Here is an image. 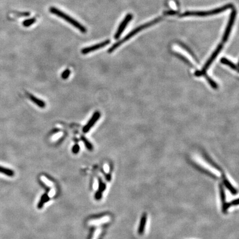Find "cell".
Wrapping results in <instances>:
<instances>
[{
	"label": "cell",
	"instance_id": "7402d4cb",
	"mask_svg": "<svg viewBox=\"0 0 239 239\" xmlns=\"http://www.w3.org/2000/svg\"><path fill=\"white\" fill-rule=\"evenodd\" d=\"M80 150V147L78 144H75V146H74L73 148V152L74 153H77V152L79 151Z\"/></svg>",
	"mask_w": 239,
	"mask_h": 239
},
{
	"label": "cell",
	"instance_id": "e0dca14e",
	"mask_svg": "<svg viewBox=\"0 0 239 239\" xmlns=\"http://www.w3.org/2000/svg\"><path fill=\"white\" fill-rule=\"evenodd\" d=\"M36 21V19L34 18L28 19L25 20L24 22H23V25L26 27H28L30 26H31L32 25H33V23Z\"/></svg>",
	"mask_w": 239,
	"mask_h": 239
},
{
	"label": "cell",
	"instance_id": "4fadbf2b",
	"mask_svg": "<svg viewBox=\"0 0 239 239\" xmlns=\"http://www.w3.org/2000/svg\"><path fill=\"white\" fill-rule=\"evenodd\" d=\"M220 62L222 64L226 65V66H229L230 68H231L232 69L238 71V69L237 66H236L235 64H234L230 60H229V59H226L225 58H223L221 59Z\"/></svg>",
	"mask_w": 239,
	"mask_h": 239
},
{
	"label": "cell",
	"instance_id": "83f0119b",
	"mask_svg": "<svg viewBox=\"0 0 239 239\" xmlns=\"http://www.w3.org/2000/svg\"><path fill=\"white\" fill-rule=\"evenodd\" d=\"M98 188V181L95 180L94 182V189H96Z\"/></svg>",
	"mask_w": 239,
	"mask_h": 239
},
{
	"label": "cell",
	"instance_id": "603a6c76",
	"mask_svg": "<svg viewBox=\"0 0 239 239\" xmlns=\"http://www.w3.org/2000/svg\"><path fill=\"white\" fill-rule=\"evenodd\" d=\"M177 14V12L174 11H167L164 12V15H174Z\"/></svg>",
	"mask_w": 239,
	"mask_h": 239
},
{
	"label": "cell",
	"instance_id": "3957f363",
	"mask_svg": "<svg viewBox=\"0 0 239 239\" xmlns=\"http://www.w3.org/2000/svg\"><path fill=\"white\" fill-rule=\"evenodd\" d=\"M49 11L53 14L56 15L59 17H60L61 19H64L66 21L68 22L71 25H73L74 27L77 28V30H79L81 33H86L87 31L84 26H83L79 22H77V21L73 19L71 17L66 15V13H65L62 11L59 10V9L54 7H52L50 8Z\"/></svg>",
	"mask_w": 239,
	"mask_h": 239
},
{
	"label": "cell",
	"instance_id": "8fae6325",
	"mask_svg": "<svg viewBox=\"0 0 239 239\" xmlns=\"http://www.w3.org/2000/svg\"><path fill=\"white\" fill-rule=\"evenodd\" d=\"M223 178V182H224L225 186L228 188L229 191H230L232 194H236L238 193V191H236L235 188L233 187L232 184L229 182L228 179L226 178L225 176H224Z\"/></svg>",
	"mask_w": 239,
	"mask_h": 239
},
{
	"label": "cell",
	"instance_id": "5b68a950",
	"mask_svg": "<svg viewBox=\"0 0 239 239\" xmlns=\"http://www.w3.org/2000/svg\"><path fill=\"white\" fill-rule=\"evenodd\" d=\"M236 15V11L235 10H233L231 13V15L230 16L228 25L225 29L224 35H223V43L226 42L228 39L229 35L231 33L232 26L234 25V23Z\"/></svg>",
	"mask_w": 239,
	"mask_h": 239
},
{
	"label": "cell",
	"instance_id": "8992f818",
	"mask_svg": "<svg viewBox=\"0 0 239 239\" xmlns=\"http://www.w3.org/2000/svg\"><path fill=\"white\" fill-rule=\"evenodd\" d=\"M110 41L109 39H107V40L103 41V42H101V43H98V44L92 45V46L88 47L83 48L81 50V53L83 54H88L90 52H94V51H97L98 49H100L101 48H103L104 47L107 45L108 44H110Z\"/></svg>",
	"mask_w": 239,
	"mask_h": 239
},
{
	"label": "cell",
	"instance_id": "484cf974",
	"mask_svg": "<svg viewBox=\"0 0 239 239\" xmlns=\"http://www.w3.org/2000/svg\"><path fill=\"white\" fill-rule=\"evenodd\" d=\"M103 169H104V171H105V172H106V173H108L109 172V166H107V165H105L104 166H103Z\"/></svg>",
	"mask_w": 239,
	"mask_h": 239
},
{
	"label": "cell",
	"instance_id": "ba28073f",
	"mask_svg": "<svg viewBox=\"0 0 239 239\" xmlns=\"http://www.w3.org/2000/svg\"><path fill=\"white\" fill-rule=\"evenodd\" d=\"M100 116L101 114L99 111H96L95 112H94V114L92 115V117L83 129V133H87L89 132L90 130L95 124L96 122L99 120Z\"/></svg>",
	"mask_w": 239,
	"mask_h": 239
},
{
	"label": "cell",
	"instance_id": "d6986e66",
	"mask_svg": "<svg viewBox=\"0 0 239 239\" xmlns=\"http://www.w3.org/2000/svg\"><path fill=\"white\" fill-rule=\"evenodd\" d=\"M232 206L231 205V204H230V203H226L225 202L224 203H223V211L225 213L226 211H227V210L230 207V206Z\"/></svg>",
	"mask_w": 239,
	"mask_h": 239
},
{
	"label": "cell",
	"instance_id": "4316f807",
	"mask_svg": "<svg viewBox=\"0 0 239 239\" xmlns=\"http://www.w3.org/2000/svg\"><path fill=\"white\" fill-rule=\"evenodd\" d=\"M54 195V190L52 189V190H51V191H50L49 193V197H52Z\"/></svg>",
	"mask_w": 239,
	"mask_h": 239
},
{
	"label": "cell",
	"instance_id": "44dd1931",
	"mask_svg": "<svg viewBox=\"0 0 239 239\" xmlns=\"http://www.w3.org/2000/svg\"><path fill=\"white\" fill-rule=\"evenodd\" d=\"M206 79H207V80L208 81L209 83L210 84V85L214 89H217V85L214 81L211 79V78H210L209 77H206Z\"/></svg>",
	"mask_w": 239,
	"mask_h": 239
},
{
	"label": "cell",
	"instance_id": "ac0fdd59",
	"mask_svg": "<svg viewBox=\"0 0 239 239\" xmlns=\"http://www.w3.org/2000/svg\"><path fill=\"white\" fill-rule=\"evenodd\" d=\"M70 74V70L69 69H67L64 70L62 74H61V77L63 79L66 80V79H68Z\"/></svg>",
	"mask_w": 239,
	"mask_h": 239
},
{
	"label": "cell",
	"instance_id": "7a4b0ae2",
	"mask_svg": "<svg viewBox=\"0 0 239 239\" xmlns=\"http://www.w3.org/2000/svg\"><path fill=\"white\" fill-rule=\"evenodd\" d=\"M233 7L232 4H226L223 7L215 8L213 10L206 11H187L179 15L180 17H186V16H199V17H204L207 16H211V15H217L219 14L221 12L226 11L228 9Z\"/></svg>",
	"mask_w": 239,
	"mask_h": 239
},
{
	"label": "cell",
	"instance_id": "9a60e30c",
	"mask_svg": "<svg viewBox=\"0 0 239 239\" xmlns=\"http://www.w3.org/2000/svg\"><path fill=\"white\" fill-rule=\"evenodd\" d=\"M81 138L82 141H83V143L84 144L88 150H92V149H93V147H92V144L88 140H87V139L85 138V137L82 136H81Z\"/></svg>",
	"mask_w": 239,
	"mask_h": 239
},
{
	"label": "cell",
	"instance_id": "52a82bcc",
	"mask_svg": "<svg viewBox=\"0 0 239 239\" xmlns=\"http://www.w3.org/2000/svg\"><path fill=\"white\" fill-rule=\"evenodd\" d=\"M132 19H133V15H131V14L129 13L128 15H126V16L125 17V19L122 21V22L121 23L120 25L118 27L116 33L115 34V39H118L120 38V37L122 33L123 32V31L126 28V26L128 25L129 22L131 21V20Z\"/></svg>",
	"mask_w": 239,
	"mask_h": 239
},
{
	"label": "cell",
	"instance_id": "d4e9b609",
	"mask_svg": "<svg viewBox=\"0 0 239 239\" xmlns=\"http://www.w3.org/2000/svg\"><path fill=\"white\" fill-rule=\"evenodd\" d=\"M100 229H98V230H96V231L95 232V233H94V238L93 239H96V237L98 236V235L100 234Z\"/></svg>",
	"mask_w": 239,
	"mask_h": 239
},
{
	"label": "cell",
	"instance_id": "7c38bea8",
	"mask_svg": "<svg viewBox=\"0 0 239 239\" xmlns=\"http://www.w3.org/2000/svg\"><path fill=\"white\" fill-rule=\"evenodd\" d=\"M0 173L6 175L8 177H13L15 176V172L13 170L1 166H0Z\"/></svg>",
	"mask_w": 239,
	"mask_h": 239
},
{
	"label": "cell",
	"instance_id": "ffe728a7",
	"mask_svg": "<svg viewBox=\"0 0 239 239\" xmlns=\"http://www.w3.org/2000/svg\"><path fill=\"white\" fill-rule=\"evenodd\" d=\"M41 179L44 182L45 184L47 185L49 187H52V185H53V183H52V182L50 180H48L46 177H44V176H42L41 177Z\"/></svg>",
	"mask_w": 239,
	"mask_h": 239
},
{
	"label": "cell",
	"instance_id": "9c48e42d",
	"mask_svg": "<svg viewBox=\"0 0 239 239\" xmlns=\"http://www.w3.org/2000/svg\"><path fill=\"white\" fill-rule=\"evenodd\" d=\"M28 98L30 99L33 103L36 104L37 106L39 107L40 108H44L45 107V103L44 102L43 100L39 99L38 98H37V97L34 96L32 95V94H28Z\"/></svg>",
	"mask_w": 239,
	"mask_h": 239
},
{
	"label": "cell",
	"instance_id": "cb8c5ba5",
	"mask_svg": "<svg viewBox=\"0 0 239 239\" xmlns=\"http://www.w3.org/2000/svg\"><path fill=\"white\" fill-rule=\"evenodd\" d=\"M230 203L231 205L233 206V205H238L239 204V199H236L235 200H232Z\"/></svg>",
	"mask_w": 239,
	"mask_h": 239
},
{
	"label": "cell",
	"instance_id": "2e32d148",
	"mask_svg": "<svg viewBox=\"0 0 239 239\" xmlns=\"http://www.w3.org/2000/svg\"><path fill=\"white\" fill-rule=\"evenodd\" d=\"M219 189H220V195L221 200L223 202V203H225V200H226V195L225 194L224 190L223 187L221 184H220L219 185Z\"/></svg>",
	"mask_w": 239,
	"mask_h": 239
},
{
	"label": "cell",
	"instance_id": "30bf717a",
	"mask_svg": "<svg viewBox=\"0 0 239 239\" xmlns=\"http://www.w3.org/2000/svg\"><path fill=\"white\" fill-rule=\"evenodd\" d=\"M146 221H147V215L146 214H144L141 219L140 225H139V228H138V233L140 235H141L144 233Z\"/></svg>",
	"mask_w": 239,
	"mask_h": 239
},
{
	"label": "cell",
	"instance_id": "5bb4252c",
	"mask_svg": "<svg viewBox=\"0 0 239 239\" xmlns=\"http://www.w3.org/2000/svg\"><path fill=\"white\" fill-rule=\"evenodd\" d=\"M109 220V218L108 217H104L100 219L97 220H94L89 222V224L90 225H99L100 224H103L104 223L107 222Z\"/></svg>",
	"mask_w": 239,
	"mask_h": 239
},
{
	"label": "cell",
	"instance_id": "6da1fadb",
	"mask_svg": "<svg viewBox=\"0 0 239 239\" xmlns=\"http://www.w3.org/2000/svg\"><path fill=\"white\" fill-rule=\"evenodd\" d=\"M160 19H161L158 18V19H154V20H153V21H152L151 22H149L148 23L144 24L143 25H141V26L138 27L137 28H136L135 30L132 31L130 33H129V34H128L126 36H125L124 38H122L121 40L118 41V42H116V43H115V44L108 50V52H109V53H112L113 51H114L115 50L116 48H118L120 45H121L122 44H123L124 43H125L126 41H128L131 38L133 37L137 33L140 32V31H142V30H144V29H145V28H148V27H150V26L155 25V23H157V22H158L159 21H160Z\"/></svg>",
	"mask_w": 239,
	"mask_h": 239
},
{
	"label": "cell",
	"instance_id": "277c9868",
	"mask_svg": "<svg viewBox=\"0 0 239 239\" xmlns=\"http://www.w3.org/2000/svg\"><path fill=\"white\" fill-rule=\"evenodd\" d=\"M223 44H219V45L217 46V49H215V51L214 52L213 54L211 55V57H210L209 60L206 62L205 64V66L202 69L200 70V71H197L195 72V75L196 76H197V77H200V76H202V75H204L205 74L206 70H208V69L209 68L210 65L213 63L214 60L217 58V57L218 54H219V53L221 51V49H222V48H223Z\"/></svg>",
	"mask_w": 239,
	"mask_h": 239
}]
</instances>
